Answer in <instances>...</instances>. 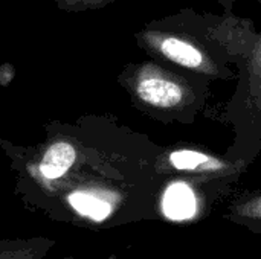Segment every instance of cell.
Instances as JSON below:
<instances>
[{"instance_id": "cell-2", "label": "cell", "mask_w": 261, "mask_h": 259, "mask_svg": "<svg viewBox=\"0 0 261 259\" xmlns=\"http://www.w3.org/2000/svg\"><path fill=\"white\" fill-rule=\"evenodd\" d=\"M118 82L130 95L133 104L148 113L187 111L197 99L185 78L151 61L125 66Z\"/></svg>"}, {"instance_id": "cell-4", "label": "cell", "mask_w": 261, "mask_h": 259, "mask_svg": "<svg viewBox=\"0 0 261 259\" xmlns=\"http://www.w3.org/2000/svg\"><path fill=\"white\" fill-rule=\"evenodd\" d=\"M154 168L165 174H180L199 180L225 179L240 172V166L236 162L196 148L167 150L156 157Z\"/></svg>"}, {"instance_id": "cell-1", "label": "cell", "mask_w": 261, "mask_h": 259, "mask_svg": "<svg viewBox=\"0 0 261 259\" xmlns=\"http://www.w3.org/2000/svg\"><path fill=\"white\" fill-rule=\"evenodd\" d=\"M46 137L32 147L0 139V148L15 176L14 194L31 209L72 224H102L118 209L121 197L109 185L107 154L95 145L92 122L52 121Z\"/></svg>"}, {"instance_id": "cell-7", "label": "cell", "mask_w": 261, "mask_h": 259, "mask_svg": "<svg viewBox=\"0 0 261 259\" xmlns=\"http://www.w3.org/2000/svg\"><path fill=\"white\" fill-rule=\"evenodd\" d=\"M164 209L170 218L185 220L196 212V198L187 186L177 185L167 192Z\"/></svg>"}, {"instance_id": "cell-5", "label": "cell", "mask_w": 261, "mask_h": 259, "mask_svg": "<svg viewBox=\"0 0 261 259\" xmlns=\"http://www.w3.org/2000/svg\"><path fill=\"white\" fill-rule=\"evenodd\" d=\"M57 241L46 237L0 240V259H43Z\"/></svg>"}, {"instance_id": "cell-6", "label": "cell", "mask_w": 261, "mask_h": 259, "mask_svg": "<svg viewBox=\"0 0 261 259\" xmlns=\"http://www.w3.org/2000/svg\"><path fill=\"white\" fill-rule=\"evenodd\" d=\"M228 217L251 229L261 231V189L239 197L229 206Z\"/></svg>"}, {"instance_id": "cell-10", "label": "cell", "mask_w": 261, "mask_h": 259, "mask_svg": "<svg viewBox=\"0 0 261 259\" xmlns=\"http://www.w3.org/2000/svg\"><path fill=\"white\" fill-rule=\"evenodd\" d=\"M15 78V67L12 63L6 61L0 64V87H8Z\"/></svg>"}, {"instance_id": "cell-3", "label": "cell", "mask_w": 261, "mask_h": 259, "mask_svg": "<svg viewBox=\"0 0 261 259\" xmlns=\"http://www.w3.org/2000/svg\"><path fill=\"white\" fill-rule=\"evenodd\" d=\"M136 40L148 53L159 55L187 70L210 78L225 76L222 67L211 58V55L197 41L187 35L145 27L136 34Z\"/></svg>"}, {"instance_id": "cell-8", "label": "cell", "mask_w": 261, "mask_h": 259, "mask_svg": "<svg viewBox=\"0 0 261 259\" xmlns=\"http://www.w3.org/2000/svg\"><path fill=\"white\" fill-rule=\"evenodd\" d=\"M115 0H55V5L60 11L76 14L84 11H96L112 5Z\"/></svg>"}, {"instance_id": "cell-11", "label": "cell", "mask_w": 261, "mask_h": 259, "mask_svg": "<svg viewBox=\"0 0 261 259\" xmlns=\"http://www.w3.org/2000/svg\"><path fill=\"white\" fill-rule=\"evenodd\" d=\"M58 259H76L75 256H63V258H58Z\"/></svg>"}, {"instance_id": "cell-9", "label": "cell", "mask_w": 261, "mask_h": 259, "mask_svg": "<svg viewBox=\"0 0 261 259\" xmlns=\"http://www.w3.org/2000/svg\"><path fill=\"white\" fill-rule=\"evenodd\" d=\"M251 75L257 87V93H261V46L257 49L254 58L251 60Z\"/></svg>"}]
</instances>
